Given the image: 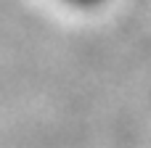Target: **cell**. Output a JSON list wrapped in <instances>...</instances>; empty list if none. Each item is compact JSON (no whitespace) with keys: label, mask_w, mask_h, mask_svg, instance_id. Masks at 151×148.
Listing matches in <instances>:
<instances>
[{"label":"cell","mask_w":151,"mask_h":148,"mask_svg":"<svg viewBox=\"0 0 151 148\" xmlns=\"http://www.w3.org/2000/svg\"><path fill=\"white\" fill-rule=\"evenodd\" d=\"M64 3H69V5H80V8H90V5H98V3H104V0H64Z\"/></svg>","instance_id":"obj_1"}]
</instances>
